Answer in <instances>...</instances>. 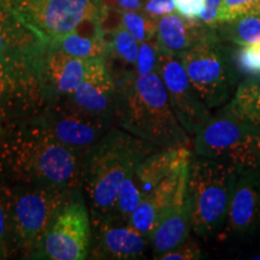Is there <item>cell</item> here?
I'll return each mask as SVG.
<instances>
[{"mask_svg": "<svg viewBox=\"0 0 260 260\" xmlns=\"http://www.w3.org/2000/svg\"><path fill=\"white\" fill-rule=\"evenodd\" d=\"M82 159L58 142L39 116L0 126V176L8 183L79 189Z\"/></svg>", "mask_w": 260, "mask_h": 260, "instance_id": "1", "label": "cell"}, {"mask_svg": "<svg viewBox=\"0 0 260 260\" xmlns=\"http://www.w3.org/2000/svg\"><path fill=\"white\" fill-rule=\"evenodd\" d=\"M117 100L115 125L159 148L190 146L191 136L174 112L158 71H134L115 79Z\"/></svg>", "mask_w": 260, "mask_h": 260, "instance_id": "2", "label": "cell"}, {"mask_svg": "<svg viewBox=\"0 0 260 260\" xmlns=\"http://www.w3.org/2000/svg\"><path fill=\"white\" fill-rule=\"evenodd\" d=\"M157 149L155 145L115 125L83 155L81 187L92 223L111 219L124 181Z\"/></svg>", "mask_w": 260, "mask_h": 260, "instance_id": "3", "label": "cell"}, {"mask_svg": "<svg viewBox=\"0 0 260 260\" xmlns=\"http://www.w3.org/2000/svg\"><path fill=\"white\" fill-rule=\"evenodd\" d=\"M5 189L11 255L39 259L42 241L52 219L77 189L23 186L8 182H5Z\"/></svg>", "mask_w": 260, "mask_h": 260, "instance_id": "4", "label": "cell"}, {"mask_svg": "<svg viewBox=\"0 0 260 260\" xmlns=\"http://www.w3.org/2000/svg\"><path fill=\"white\" fill-rule=\"evenodd\" d=\"M239 175L233 165L193 153L187 189L195 235L209 237L222 230Z\"/></svg>", "mask_w": 260, "mask_h": 260, "instance_id": "5", "label": "cell"}, {"mask_svg": "<svg viewBox=\"0 0 260 260\" xmlns=\"http://www.w3.org/2000/svg\"><path fill=\"white\" fill-rule=\"evenodd\" d=\"M191 84L207 107L220 109L230 102L240 82L234 53L211 30L204 40L178 53Z\"/></svg>", "mask_w": 260, "mask_h": 260, "instance_id": "6", "label": "cell"}, {"mask_svg": "<svg viewBox=\"0 0 260 260\" xmlns=\"http://www.w3.org/2000/svg\"><path fill=\"white\" fill-rule=\"evenodd\" d=\"M193 152L239 169L260 168V126L230 115L223 107L193 136Z\"/></svg>", "mask_w": 260, "mask_h": 260, "instance_id": "7", "label": "cell"}, {"mask_svg": "<svg viewBox=\"0 0 260 260\" xmlns=\"http://www.w3.org/2000/svg\"><path fill=\"white\" fill-rule=\"evenodd\" d=\"M44 54L0 56V126L44 111L47 104L40 73Z\"/></svg>", "mask_w": 260, "mask_h": 260, "instance_id": "8", "label": "cell"}, {"mask_svg": "<svg viewBox=\"0 0 260 260\" xmlns=\"http://www.w3.org/2000/svg\"><path fill=\"white\" fill-rule=\"evenodd\" d=\"M50 42L73 31L90 19L105 18L103 0H0Z\"/></svg>", "mask_w": 260, "mask_h": 260, "instance_id": "9", "label": "cell"}, {"mask_svg": "<svg viewBox=\"0 0 260 260\" xmlns=\"http://www.w3.org/2000/svg\"><path fill=\"white\" fill-rule=\"evenodd\" d=\"M92 219L82 189L75 190L52 219L39 259L83 260L89 256Z\"/></svg>", "mask_w": 260, "mask_h": 260, "instance_id": "10", "label": "cell"}, {"mask_svg": "<svg viewBox=\"0 0 260 260\" xmlns=\"http://www.w3.org/2000/svg\"><path fill=\"white\" fill-rule=\"evenodd\" d=\"M39 117L58 142L82 157L115 126L113 119L86 115L61 99L48 102Z\"/></svg>", "mask_w": 260, "mask_h": 260, "instance_id": "11", "label": "cell"}, {"mask_svg": "<svg viewBox=\"0 0 260 260\" xmlns=\"http://www.w3.org/2000/svg\"><path fill=\"white\" fill-rule=\"evenodd\" d=\"M157 71L165 84L178 121L193 138L200 126L212 116L211 110L195 90L177 53L159 47Z\"/></svg>", "mask_w": 260, "mask_h": 260, "instance_id": "12", "label": "cell"}, {"mask_svg": "<svg viewBox=\"0 0 260 260\" xmlns=\"http://www.w3.org/2000/svg\"><path fill=\"white\" fill-rule=\"evenodd\" d=\"M260 233V168L240 172L234 188L226 220L218 236L243 239Z\"/></svg>", "mask_w": 260, "mask_h": 260, "instance_id": "13", "label": "cell"}, {"mask_svg": "<svg viewBox=\"0 0 260 260\" xmlns=\"http://www.w3.org/2000/svg\"><path fill=\"white\" fill-rule=\"evenodd\" d=\"M60 99L86 115L113 119L117 84L107 68L105 58L88 59L86 76L82 82L70 95Z\"/></svg>", "mask_w": 260, "mask_h": 260, "instance_id": "14", "label": "cell"}, {"mask_svg": "<svg viewBox=\"0 0 260 260\" xmlns=\"http://www.w3.org/2000/svg\"><path fill=\"white\" fill-rule=\"evenodd\" d=\"M188 170H189V167L182 176L176 193L170 204L161 212L149 239L155 259H159L162 254L176 248L189 239L191 222L187 189Z\"/></svg>", "mask_w": 260, "mask_h": 260, "instance_id": "15", "label": "cell"}, {"mask_svg": "<svg viewBox=\"0 0 260 260\" xmlns=\"http://www.w3.org/2000/svg\"><path fill=\"white\" fill-rule=\"evenodd\" d=\"M92 243L88 258L132 260L144 258L149 240L128 223L102 220L92 223Z\"/></svg>", "mask_w": 260, "mask_h": 260, "instance_id": "16", "label": "cell"}, {"mask_svg": "<svg viewBox=\"0 0 260 260\" xmlns=\"http://www.w3.org/2000/svg\"><path fill=\"white\" fill-rule=\"evenodd\" d=\"M88 59L68 56L47 46L41 59V79L47 103L70 95L86 76Z\"/></svg>", "mask_w": 260, "mask_h": 260, "instance_id": "17", "label": "cell"}, {"mask_svg": "<svg viewBox=\"0 0 260 260\" xmlns=\"http://www.w3.org/2000/svg\"><path fill=\"white\" fill-rule=\"evenodd\" d=\"M190 146L159 148L138 165L132 176L142 198L151 193L165 177L188 164L193 157Z\"/></svg>", "mask_w": 260, "mask_h": 260, "instance_id": "18", "label": "cell"}, {"mask_svg": "<svg viewBox=\"0 0 260 260\" xmlns=\"http://www.w3.org/2000/svg\"><path fill=\"white\" fill-rule=\"evenodd\" d=\"M48 41L17 15L0 5V56H42Z\"/></svg>", "mask_w": 260, "mask_h": 260, "instance_id": "19", "label": "cell"}, {"mask_svg": "<svg viewBox=\"0 0 260 260\" xmlns=\"http://www.w3.org/2000/svg\"><path fill=\"white\" fill-rule=\"evenodd\" d=\"M48 46L68 56L92 59L105 58L109 40L103 27V19H90L81 23L75 30L48 42Z\"/></svg>", "mask_w": 260, "mask_h": 260, "instance_id": "20", "label": "cell"}, {"mask_svg": "<svg viewBox=\"0 0 260 260\" xmlns=\"http://www.w3.org/2000/svg\"><path fill=\"white\" fill-rule=\"evenodd\" d=\"M212 29L203 22L184 18L172 12L158 19L155 39L162 50L178 54L199 44Z\"/></svg>", "mask_w": 260, "mask_h": 260, "instance_id": "21", "label": "cell"}, {"mask_svg": "<svg viewBox=\"0 0 260 260\" xmlns=\"http://www.w3.org/2000/svg\"><path fill=\"white\" fill-rule=\"evenodd\" d=\"M222 107L230 115L260 126V76L240 83L230 102Z\"/></svg>", "mask_w": 260, "mask_h": 260, "instance_id": "22", "label": "cell"}, {"mask_svg": "<svg viewBox=\"0 0 260 260\" xmlns=\"http://www.w3.org/2000/svg\"><path fill=\"white\" fill-rule=\"evenodd\" d=\"M223 24L219 32L225 40L239 45L260 44V15H248Z\"/></svg>", "mask_w": 260, "mask_h": 260, "instance_id": "23", "label": "cell"}, {"mask_svg": "<svg viewBox=\"0 0 260 260\" xmlns=\"http://www.w3.org/2000/svg\"><path fill=\"white\" fill-rule=\"evenodd\" d=\"M118 14L121 24L139 44L152 40L157 35L158 19L149 17L145 12L140 11H121Z\"/></svg>", "mask_w": 260, "mask_h": 260, "instance_id": "24", "label": "cell"}, {"mask_svg": "<svg viewBox=\"0 0 260 260\" xmlns=\"http://www.w3.org/2000/svg\"><path fill=\"white\" fill-rule=\"evenodd\" d=\"M142 200V194L140 191L138 184L135 183L132 175L126 178L119 190L118 199H117L115 210H113L111 219L113 222L128 223L129 217L138 207L140 201Z\"/></svg>", "mask_w": 260, "mask_h": 260, "instance_id": "25", "label": "cell"}, {"mask_svg": "<svg viewBox=\"0 0 260 260\" xmlns=\"http://www.w3.org/2000/svg\"><path fill=\"white\" fill-rule=\"evenodd\" d=\"M159 219V212L155 207L151 198H142L138 207L132 213L128 219V225L132 226L136 232L144 235L146 239H151L152 233H153L155 225H157Z\"/></svg>", "mask_w": 260, "mask_h": 260, "instance_id": "26", "label": "cell"}, {"mask_svg": "<svg viewBox=\"0 0 260 260\" xmlns=\"http://www.w3.org/2000/svg\"><path fill=\"white\" fill-rule=\"evenodd\" d=\"M248 15H260V0H223L217 15V25Z\"/></svg>", "mask_w": 260, "mask_h": 260, "instance_id": "27", "label": "cell"}, {"mask_svg": "<svg viewBox=\"0 0 260 260\" xmlns=\"http://www.w3.org/2000/svg\"><path fill=\"white\" fill-rule=\"evenodd\" d=\"M234 59L241 74L260 76V44L242 46L234 52Z\"/></svg>", "mask_w": 260, "mask_h": 260, "instance_id": "28", "label": "cell"}, {"mask_svg": "<svg viewBox=\"0 0 260 260\" xmlns=\"http://www.w3.org/2000/svg\"><path fill=\"white\" fill-rule=\"evenodd\" d=\"M159 46L157 39L141 42L139 45L138 61H136V73L147 75L158 70Z\"/></svg>", "mask_w": 260, "mask_h": 260, "instance_id": "29", "label": "cell"}, {"mask_svg": "<svg viewBox=\"0 0 260 260\" xmlns=\"http://www.w3.org/2000/svg\"><path fill=\"white\" fill-rule=\"evenodd\" d=\"M10 255L11 252H10L8 198H6L5 181L0 176V259H6Z\"/></svg>", "mask_w": 260, "mask_h": 260, "instance_id": "30", "label": "cell"}, {"mask_svg": "<svg viewBox=\"0 0 260 260\" xmlns=\"http://www.w3.org/2000/svg\"><path fill=\"white\" fill-rule=\"evenodd\" d=\"M201 258V249L194 240L188 239L176 248L162 254L161 260H195Z\"/></svg>", "mask_w": 260, "mask_h": 260, "instance_id": "31", "label": "cell"}, {"mask_svg": "<svg viewBox=\"0 0 260 260\" xmlns=\"http://www.w3.org/2000/svg\"><path fill=\"white\" fill-rule=\"evenodd\" d=\"M144 12L149 17L159 19L162 16L172 14L176 10L175 0H146Z\"/></svg>", "mask_w": 260, "mask_h": 260, "instance_id": "32", "label": "cell"}, {"mask_svg": "<svg viewBox=\"0 0 260 260\" xmlns=\"http://www.w3.org/2000/svg\"><path fill=\"white\" fill-rule=\"evenodd\" d=\"M176 10L182 17L198 19L205 9V0H175Z\"/></svg>", "mask_w": 260, "mask_h": 260, "instance_id": "33", "label": "cell"}, {"mask_svg": "<svg viewBox=\"0 0 260 260\" xmlns=\"http://www.w3.org/2000/svg\"><path fill=\"white\" fill-rule=\"evenodd\" d=\"M222 2L223 0H205V9L199 17L200 22H203L207 27H216L217 15H218Z\"/></svg>", "mask_w": 260, "mask_h": 260, "instance_id": "34", "label": "cell"}, {"mask_svg": "<svg viewBox=\"0 0 260 260\" xmlns=\"http://www.w3.org/2000/svg\"><path fill=\"white\" fill-rule=\"evenodd\" d=\"M107 9L115 11H141L144 9V0H103Z\"/></svg>", "mask_w": 260, "mask_h": 260, "instance_id": "35", "label": "cell"}]
</instances>
